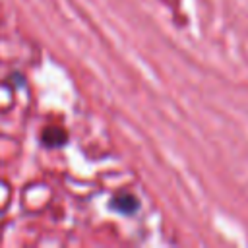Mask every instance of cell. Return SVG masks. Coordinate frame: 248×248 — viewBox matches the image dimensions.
<instances>
[{"mask_svg":"<svg viewBox=\"0 0 248 248\" xmlns=\"http://www.w3.org/2000/svg\"><path fill=\"white\" fill-rule=\"evenodd\" d=\"M68 130L64 126H45L41 130V143L48 149H58L68 143Z\"/></svg>","mask_w":248,"mask_h":248,"instance_id":"7a4b0ae2","label":"cell"},{"mask_svg":"<svg viewBox=\"0 0 248 248\" xmlns=\"http://www.w3.org/2000/svg\"><path fill=\"white\" fill-rule=\"evenodd\" d=\"M108 207H110V211H114L118 215L132 217L140 209V200L132 192H118L108 200Z\"/></svg>","mask_w":248,"mask_h":248,"instance_id":"6da1fadb","label":"cell"}]
</instances>
